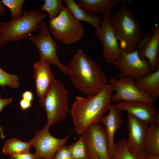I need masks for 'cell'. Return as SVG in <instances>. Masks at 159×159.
Masks as SVG:
<instances>
[{"instance_id":"12","label":"cell","mask_w":159,"mask_h":159,"mask_svg":"<svg viewBox=\"0 0 159 159\" xmlns=\"http://www.w3.org/2000/svg\"><path fill=\"white\" fill-rule=\"evenodd\" d=\"M81 135L90 156L93 154L100 159H110L107 133L105 127L100 122H95L90 125Z\"/></svg>"},{"instance_id":"8","label":"cell","mask_w":159,"mask_h":159,"mask_svg":"<svg viewBox=\"0 0 159 159\" xmlns=\"http://www.w3.org/2000/svg\"><path fill=\"white\" fill-rule=\"evenodd\" d=\"M39 35L30 38L31 43L37 48L40 53V59L58 67L64 74L69 75L70 71L67 66L59 61L57 55V45L52 39L47 26L44 20L39 25Z\"/></svg>"},{"instance_id":"14","label":"cell","mask_w":159,"mask_h":159,"mask_svg":"<svg viewBox=\"0 0 159 159\" xmlns=\"http://www.w3.org/2000/svg\"><path fill=\"white\" fill-rule=\"evenodd\" d=\"M115 105L120 110L126 111L128 114L148 125L159 118V113L153 103L120 101Z\"/></svg>"},{"instance_id":"26","label":"cell","mask_w":159,"mask_h":159,"mask_svg":"<svg viewBox=\"0 0 159 159\" xmlns=\"http://www.w3.org/2000/svg\"><path fill=\"white\" fill-rule=\"evenodd\" d=\"M24 0H2L4 5L10 10L11 19H15L20 17L23 11L22 10Z\"/></svg>"},{"instance_id":"34","label":"cell","mask_w":159,"mask_h":159,"mask_svg":"<svg viewBox=\"0 0 159 159\" xmlns=\"http://www.w3.org/2000/svg\"><path fill=\"white\" fill-rule=\"evenodd\" d=\"M5 11V6L3 4L2 0H0V16L4 14Z\"/></svg>"},{"instance_id":"20","label":"cell","mask_w":159,"mask_h":159,"mask_svg":"<svg viewBox=\"0 0 159 159\" xmlns=\"http://www.w3.org/2000/svg\"><path fill=\"white\" fill-rule=\"evenodd\" d=\"M71 13L78 21H84L91 24L95 30L98 29L100 24V19L99 16H93L86 13L73 0H63Z\"/></svg>"},{"instance_id":"5","label":"cell","mask_w":159,"mask_h":159,"mask_svg":"<svg viewBox=\"0 0 159 159\" xmlns=\"http://www.w3.org/2000/svg\"><path fill=\"white\" fill-rule=\"evenodd\" d=\"M69 91L55 79L43 99L39 102L47 115L46 124L50 126L65 118L69 111Z\"/></svg>"},{"instance_id":"19","label":"cell","mask_w":159,"mask_h":159,"mask_svg":"<svg viewBox=\"0 0 159 159\" xmlns=\"http://www.w3.org/2000/svg\"><path fill=\"white\" fill-rule=\"evenodd\" d=\"M136 86L155 101L159 97V68L138 80Z\"/></svg>"},{"instance_id":"15","label":"cell","mask_w":159,"mask_h":159,"mask_svg":"<svg viewBox=\"0 0 159 159\" xmlns=\"http://www.w3.org/2000/svg\"><path fill=\"white\" fill-rule=\"evenodd\" d=\"M159 27L156 24L153 33L144 37L137 50L139 56L147 59L155 70L159 68Z\"/></svg>"},{"instance_id":"36","label":"cell","mask_w":159,"mask_h":159,"mask_svg":"<svg viewBox=\"0 0 159 159\" xmlns=\"http://www.w3.org/2000/svg\"><path fill=\"white\" fill-rule=\"evenodd\" d=\"M90 156L91 159H100L96 155L93 154H90Z\"/></svg>"},{"instance_id":"24","label":"cell","mask_w":159,"mask_h":159,"mask_svg":"<svg viewBox=\"0 0 159 159\" xmlns=\"http://www.w3.org/2000/svg\"><path fill=\"white\" fill-rule=\"evenodd\" d=\"M68 147L73 159H91L82 135L76 142Z\"/></svg>"},{"instance_id":"9","label":"cell","mask_w":159,"mask_h":159,"mask_svg":"<svg viewBox=\"0 0 159 159\" xmlns=\"http://www.w3.org/2000/svg\"><path fill=\"white\" fill-rule=\"evenodd\" d=\"M118 78H113L109 79L110 84L115 92L112 95L111 102H143L153 103L154 100L138 87L133 78L130 77Z\"/></svg>"},{"instance_id":"3","label":"cell","mask_w":159,"mask_h":159,"mask_svg":"<svg viewBox=\"0 0 159 159\" xmlns=\"http://www.w3.org/2000/svg\"><path fill=\"white\" fill-rule=\"evenodd\" d=\"M111 22L121 49L127 53L137 50L144 36L138 20L126 5L111 16Z\"/></svg>"},{"instance_id":"37","label":"cell","mask_w":159,"mask_h":159,"mask_svg":"<svg viewBox=\"0 0 159 159\" xmlns=\"http://www.w3.org/2000/svg\"><path fill=\"white\" fill-rule=\"evenodd\" d=\"M1 97V94H0V97Z\"/></svg>"},{"instance_id":"33","label":"cell","mask_w":159,"mask_h":159,"mask_svg":"<svg viewBox=\"0 0 159 159\" xmlns=\"http://www.w3.org/2000/svg\"><path fill=\"white\" fill-rule=\"evenodd\" d=\"M12 101L11 98L8 99H2L0 97V114L3 109L7 105L11 103Z\"/></svg>"},{"instance_id":"17","label":"cell","mask_w":159,"mask_h":159,"mask_svg":"<svg viewBox=\"0 0 159 159\" xmlns=\"http://www.w3.org/2000/svg\"><path fill=\"white\" fill-rule=\"evenodd\" d=\"M108 114L103 116L100 122L105 126L108 139V151L110 159L114 149L115 143L114 137L116 132L122 123L121 111L115 105L111 104Z\"/></svg>"},{"instance_id":"28","label":"cell","mask_w":159,"mask_h":159,"mask_svg":"<svg viewBox=\"0 0 159 159\" xmlns=\"http://www.w3.org/2000/svg\"><path fill=\"white\" fill-rule=\"evenodd\" d=\"M53 159H73L68 146L65 144L61 147L56 153Z\"/></svg>"},{"instance_id":"6","label":"cell","mask_w":159,"mask_h":159,"mask_svg":"<svg viewBox=\"0 0 159 159\" xmlns=\"http://www.w3.org/2000/svg\"><path fill=\"white\" fill-rule=\"evenodd\" d=\"M49 27L54 37L64 44L77 43L84 36L83 26L73 16L66 6L55 18L49 21Z\"/></svg>"},{"instance_id":"29","label":"cell","mask_w":159,"mask_h":159,"mask_svg":"<svg viewBox=\"0 0 159 159\" xmlns=\"http://www.w3.org/2000/svg\"><path fill=\"white\" fill-rule=\"evenodd\" d=\"M10 159H36L34 153L29 151L22 153L14 154L10 155Z\"/></svg>"},{"instance_id":"31","label":"cell","mask_w":159,"mask_h":159,"mask_svg":"<svg viewBox=\"0 0 159 159\" xmlns=\"http://www.w3.org/2000/svg\"><path fill=\"white\" fill-rule=\"evenodd\" d=\"M137 159H159V156L149 154L145 152L137 155Z\"/></svg>"},{"instance_id":"2","label":"cell","mask_w":159,"mask_h":159,"mask_svg":"<svg viewBox=\"0 0 159 159\" xmlns=\"http://www.w3.org/2000/svg\"><path fill=\"white\" fill-rule=\"evenodd\" d=\"M67 66L74 86L87 96L97 94L107 84L104 72L80 49Z\"/></svg>"},{"instance_id":"1","label":"cell","mask_w":159,"mask_h":159,"mask_svg":"<svg viewBox=\"0 0 159 159\" xmlns=\"http://www.w3.org/2000/svg\"><path fill=\"white\" fill-rule=\"evenodd\" d=\"M113 92L112 86L107 84L95 94L86 97H75L70 112L74 130L78 135H82L91 124L100 122L110 108Z\"/></svg>"},{"instance_id":"7","label":"cell","mask_w":159,"mask_h":159,"mask_svg":"<svg viewBox=\"0 0 159 159\" xmlns=\"http://www.w3.org/2000/svg\"><path fill=\"white\" fill-rule=\"evenodd\" d=\"M118 70L117 77H130L135 81L153 72L148 61L141 57L137 50L127 53L122 50L120 58L113 63Z\"/></svg>"},{"instance_id":"11","label":"cell","mask_w":159,"mask_h":159,"mask_svg":"<svg viewBox=\"0 0 159 159\" xmlns=\"http://www.w3.org/2000/svg\"><path fill=\"white\" fill-rule=\"evenodd\" d=\"M50 127L46 124L29 141L35 148L36 159H53L57 151L65 144L69 137L68 135L62 139L54 137L49 132Z\"/></svg>"},{"instance_id":"22","label":"cell","mask_w":159,"mask_h":159,"mask_svg":"<svg viewBox=\"0 0 159 159\" xmlns=\"http://www.w3.org/2000/svg\"><path fill=\"white\" fill-rule=\"evenodd\" d=\"M32 146L29 141L23 142L13 138L5 141L2 152L3 153L9 155L12 154L24 153L29 152Z\"/></svg>"},{"instance_id":"35","label":"cell","mask_w":159,"mask_h":159,"mask_svg":"<svg viewBox=\"0 0 159 159\" xmlns=\"http://www.w3.org/2000/svg\"><path fill=\"white\" fill-rule=\"evenodd\" d=\"M0 137L2 139L5 138V136L3 132V127L0 125Z\"/></svg>"},{"instance_id":"10","label":"cell","mask_w":159,"mask_h":159,"mask_svg":"<svg viewBox=\"0 0 159 159\" xmlns=\"http://www.w3.org/2000/svg\"><path fill=\"white\" fill-rule=\"evenodd\" d=\"M113 9L102 14L101 26L96 30L95 33L102 45L103 57L107 63H112L119 59L122 49L111 25V14Z\"/></svg>"},{"instance_id":"16","label":"cell","mask_w":159,"mask_h":159,"mask_svg":"<svg viewBox=\"0 0 159 159\" xmlns=\"http://www.w3.org/2000/svg\"><path fill=\"white\" fill-rule=\"evenodd\" d=\"M33 67L35 88L39 102L55 79L49 64L39 59L34 64Z\"/></svg>"},{"instance_id":"13","label":"cell","mask_w":159,"mask_h":159,"mask_svg":"<svg viewBox=\"0 0 159 159\" xmlns=\"http://www.w3.org/2000/svg\"><path fill=\"white\" fill-rule=\"evenodd\" d=\"M128 137L127 147L132 153L137 155L145 152V145L148 125L128 114Z\"/></svg>"},{"instance_id":"21","label":"cell","mask_w":159,"mask_h":159,"mask_svg":"<svg viewBox=\"0 0 159 159\" xmlns=\"http://www.w3.org/2000/svg\"><path fill=\"white\" fill-rule=\"evenodd\" d=\"M145 152L152 155L159 156V118L148 127Z\"/></svg>"},{"instance_id":"30","label":"cell","mask_w":159,"mask_h":159,"mask_svg":"<svg viewBox=\"0 0 159 159\" xmlns=\"http://www.w3.org/2000/svg\"><path fill=\"white\" fill-rule=\"evenodd\" d=\"M19 105L21 109L22 110H27L32 106L31 102L23 98H22L20 100Z\"/></svg>"},{"instance_id":"18","label":"cell","mask_w":159,"mask_h":159,"mask_svg":"<svg viewBox=\"0 0 159 159\" xmlns=\"http://www.w3.org/2000/svg\"><path fill=\"white\" fill-rule=\"evenodd\" d=\"M121 2L120 0H80L77 3L87 14L97 16L117 7Z\"/></svg>"},{"instance_id":"32","label":"cell","mask_w":159,"mask_h":159,"mask_svg":"<svg viewBox=\"0 0 159 159\" xmlns=\"http://www.w3.org/2000/svg\"><path fill=\"white\" fill-rule=\"evenodd\" d=\"M21 97L32 102L34 99V95L31 91L26 90L21 94Z\"/></svg>"},{"instance_id":"23","label":"cell","mask_w":159,"mask_h":159,"mask_svg":"<svg viewBox=\"0 0 159 159\" xmlns=\"http://www.w3.org/2000/svg\"><path fill=\"white\" fill-rule=\"evenodd\" d=\"M126 140L124 137L115 143L110 159H137V155L132 153L128 150Z\"/></svg>"},{"instance_id":"4","label":"cell","mask_w":159,"mask_h":159,"mask_svg":"<svg viewBox=\"0 0 159 159\" xmlns=\"http://www.w3.org/2000/svg\"><path fill=\"white\" fill-rule=\"evenodd\" d=\"M47 17L40 10H24L20 17L0 22V47L8 42L18 41L30 36L39 29V23Z\"/></svg>"},{"instance_id":"25","label":"cell","mask_w":159,"mask_h":159,"mask_svg":"<svg viewBox=\"0 0 159 159\" xmlns=\"http://www.w3.org/2000/svg\"><path fill=\"white\" fill-rule=\"evenodd\" d=\"M62 0H45L40 9L49 14L50 20L56 17L63 10L64 6Z\"/></svg>"},{"instance_id":"27","label":"cell","mask_w":159,"mask_h":159,"mask_svg":"<svg viewBox=\"0 0 159 159\" xmlns=\"http://www.w3.org/2000/svg\"><path fill=\"white\" fill-rule=\"evenodd\" d=\"M19 82L17 75L9 74L0 67V86L3 89L6 86H9L12 88H17L19 86Z\"/></svg>"}]
</instances>
